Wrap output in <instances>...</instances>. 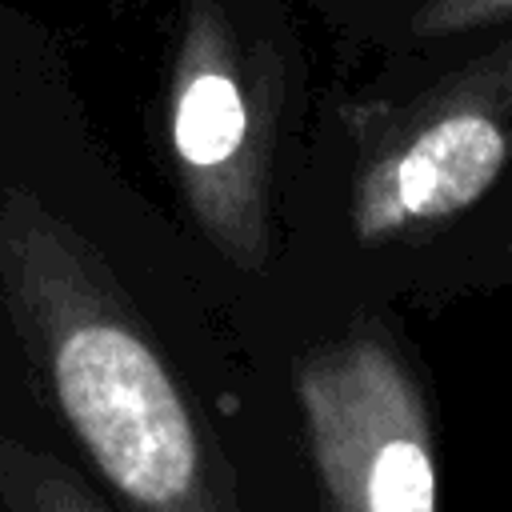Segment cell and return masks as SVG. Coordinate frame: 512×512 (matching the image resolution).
I'll return each instance as SVG.
<instances>
[{"instance_id": "cell-3", "label": "cell", "mask_w": 512, "mask_h": 512, "mask_svg": "<svg viewBox=\"0 0 512 512\" xmlns=\"http://www.w3.org/2000/svg\"><path fill=\"white\" fill-rule=\"evenodd\" d=\"M512 164V36L400 108L360 124L352 232L364 248L424 236L492 192Z\"/></svg>"}, {"instance_id": "cell-1", "label": "cell", "mask_w": 512, "mask_h": 512, "mask_svg": "<svg viewBox=\"0 0 512 512\" xmlns=\"http://www.w3.org/2000/svg\"><path fill=\"white\" fill-rule=\"evenodd\" d=\"M0 284L52 396L124 504L236 508V484L100 252L28 188L0 200Z\"/></svg>"}, {"instance_id": "cell-5", "label": "cell", "mask_w": 512, "mask_h": 512, "mask_svg": "<svg viewBox=\"0 0 512 512\" xmlns=\"http://www.w3.org/2000/svg\"><path fill=\"white\" fill-rule=\"evenodd\" d=\"M512 16V0H424L412 16L416 36H456Z\"/></svg>"}, {"instance_id": "cell-2", "label": "cell", "mask_w": 512, "mask_h": 512, "mask_svg": "<svg viewBox=\"0 0 512 512\" xmlns=\"http://www.w3.org/2000/svg\"><path fill=\"white\" fill-rule=\"evenodd\" d=\"M280 56L248 40L220 0H184L164 136L192 224L240 272L268 264V160Z\"/></svg>"}, {"instance_id": "cell-4", "label": "cell", "mask_w": 512, "mask_h": 512, "mask_svg": "<svg viewBox=\"0 0 512 512\" xmlns=\"http://www.w3.org/2000/svg\"><path fill=\"white\" fill-rule=\"evenodd\" d=\"M296 404L324 500L340 512L436 508L428 408L376 328L344 332L296 364Z\"/></svg>"}, {"instance_id": "cell-6", "label": "cell", "mask_w": 512, "mask_h": 512, "mask_svg": "<svg viewBox=\"0 0 512 512\" xmlns=\"http://www.w3.org/2000/svg\"><path fill=\"white\" fill-rule=\"evenodd\" d=\"M508 248H512V240H508Z\"/></svg>"}]
</instances>
